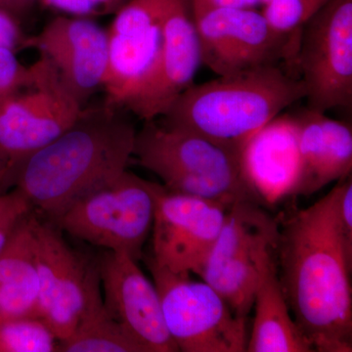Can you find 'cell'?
Segmentation results:
<instances>
[{
    "label": "cell",
    "mask_w": 352,
    "mask_h": 352,
    "mask_svg": "<svg viewBox=\"0 0 352 352\" xmlns=\"http://www.w3.org/2000/svg\"><path fill=\"white\" fill-rule=\"evenodd\" d=\"M340 182L283 223L281 282L296 325L314 351H352V247L338 214Z\"/></svg>",
    "instance_id": "cell-1"
},
{
    "label": "cell",
    "mask_w": 352,
    "mask_h": 352,
    "mask_svg": "<svg viewBox=\"0 0 352 352\" xmlns=\"http://www.w3.org/2000/svg\"><path fill=\"white\" fill-rule=\"evenodd\" d=\"M120 110L107 103L83 108L68 131L23 164L15 186L34 210L55 223L76 201L126 170L136 131Z\"/></svg>",
    "instance_id": "cell-2"
},
{
    "label": "cell",
    "mask_w": 352,
    "mask_h": 352,
    "mask_svg": "<svg viewBox=\"0 0 352 352\" xmlns=\"http://www.w3.org/2000/svg\"><path fill=\"white\" fill-rule=\"evenodd\" d=\"M303 98L305 88L298 74L285 65H270L193 83L162 116V122L241 154L256 131Z\"/></svg>",
    "instance_id": "cell-3"
},
{
    "label": "cell",
    "mask_w": 352,
    "mask_h": 352,
    "mask_svg": "<svg viewBox=\"0 0 352 352\" xmlns=\"http://www.w3.org/2000/svg\"><path fill=\"white\" fill-rule=\"evenodd\" d=\"M132 157L168 191L231 206L261 204L241 170L240 154L195 132L146 120L136 131Z\"/></svg>",
    "instance_id": "cell-4"
},
{
    "label": "cell",
    "mask_w": 352,
    "mask_h": 352,
    "mask_svg": "<svg viewBox=\"0 0 352 352\" xmlns=\"http://www.w3.org/2000/svg\"><path fill=\"white\" fill-rule=\"evenodd\" d=\"M31 80L0 109V170L8 189L34 153L68 131L83 105L47 58L32 64Z\"/></svg>",
    "instance_id": "cell-5"
},
{
    "label": "cell",
    "mask_w": 352,
    "mask_h": 352,
    "mask_svg": "<svg viewBox=\"0 0 352 352\" xmlns=\"http://www.w3.org/2000/svg\"><path fill=\"white\" fill-rule=\"evenodd\" d=\"M254 201L234 203L198 276L247 321L264 264L279 242L278 223Z\"/></svg>",
    "instance_id": "cell-6"
},
{
    "label": "cell",
    "mask_w": 352,
    "mask_h": 352,
    "mask_svg": "<svg viewBox=\"0 0 352 352\" xmlns=\"http://www.w3.org/2000/svg\"><path fill=\"white\" fill-rule=\"evenodd\" d=\"M201 63L219 76H231L270 65L296 69L300 38L271 29L252 8L219 6L191 0Z\"/></svg>",
    "instance_id": "cell-7"
},
{
    "label": "cell",
    "mask_w": 352,
    "mask_h": 352,
    "mask_svg": "<svg viewBox=\"0 0 352 352\" xmlns=\"http://www.w3.org/2000/svg\"><path fill=\"white\" fill-rule=\"evenodd\" d=\"M154 186L124 170L74 204L55 224L83 242L140 261L154 222Z\"/></svg>",
    "instance_id": "cell-8"
},
{
    "label": "cell",
    "mask_w": 352,
    "mask_h": 352,
    "mask_svg": "<svg viewBox=\"0 0 352 352\" xmlns=\"http://www.w3.org/2000/svg\"><path fill=\"white\" fill-rule=\"evenodd\" d=\"M161 300L164 324L178 351H247L245 320L210 285L146 258Z\"/></svg>",
    "instance_id": "cell-9"
},
{
    "label": "cell",
    "mask_w": 352,
    "mask_h": 352,
    "mask_svg": "<svg viewBox=\"0 0 352 352\" xmlns=\"http://www.w3.org/2000/svg\"><path fill=\"white\" fill-rule=\"evenodd\" d=\"M307 108L352 105V0H328L305 21L296 54Z\"/></svg>",
    "instance_id": "cell-10"
},
{
    "label": "cell",
    "mask_w": 352,
    "mask_h": 352,
    "mask_svg": "<svg viewBox=\"0 0 352 352\" xmlns=\"http://www.w3.org/2000/svg\"><path fill=\"white\" fill-rule=\"evenodd\" d=\"M39 278L38 317L59 342L80 322L92 292L101 284L98 263H88L65 242L54 226L31 214Z\"/></svg>",
    "instance_id": "cell-11"
},
{
    "label": "cell",
    "mask_w": 352,
    "mask_h": 352,
    "mask_svg": "<svg viewBox=\"0 0 352 352\" xmlns=\"http://www.w3.org/2000/svg\"><path fill=\"white\" fill-rule=\"evenodd\" d=\"M153 261L177 274H198L230 206L168 191L155 183Z\"/></svg>",
    "instance_id": "cell-12"
},
{
    "label": "cell",
    "mask_w": 352,
    "mask_h": 352,
    "mask_svg": "<svg viewBox=\"0 0 352 352\" xmlns=\"http://www.w3.org/2000/svg\"><path fill=\"white\" fill-rule=\"evenodd\" d=\"M162 34L156 63L122 107L144 122L164 116L193 85L203 64L191 0H173L162 22Z\"/></svg>",
    "instance_id": "cell-13"
},
{
    "label": "cell",
    "mask_w": 352,
    "mask_h": 352,
    "mask_svg": "<svg viewBox=\"0 0 352 352\" xmlns=\"http://www.w3.org/2000/svg\"><path fill=\"white\" fill-rule=\"evenodd\" d=\"M138 263L126 254L111 251L97 261L106 310L148 352L178 351L164 324L156 286Z\"/></svg>",
    "instance_id": "cell-14"
},
{
    "label": "cell",
    "mask_w": 352,
    "mask_h": 352,
    "mask_svg": "<svg viewBox=\"0 0 352 352\" xmlns=\"http://www.w3.org/2000/svg\"><path fill=\"white\" fill-rule=\"evenodd\" d=\"M28 43L56 69L62 82L83 102L103 87L108 64V34L90 18L58 17Z\"/></svg>",
    "instance_id": "cell-15"
},
{
    "label": "cell",
    "mask_w": 352,
    "mask_h": 352,
    "mask_svg": "<svg viewBox=\"0 0 352 352\" xmlns=\"http://www.w3.org/2000/svg\"><path fill=\"white\" fill-rule=\"evenodd\" d=\"M241 170L261 204L294 196L300 175L298 129L292 113L277 116L243 146Z\"/></svg>",
    "instance_id": "cell-16"
},
{
    "label": "cell",
    "mask_w": 352,
    "mask_h": 352,
    "mask_svg": "<svg viewBox=\"0 0 352 352\" xmlns=\"http://www.w3.org/2000/svg\"><path fill=\"white\" fill-rule=\"evenodd\" d=\"M298 129L300 175L296 195L310 196L351 175V124L302 108L292 113Z\"/></svg>",
    "instance_id": "cell-17"
},
{
    "label": "cell",
    "mask_w": 352,
    "mask_h": 352,
    "mask_svg": "<svg viewBox=\"0 0 352 352\" xmlns=\"http://www.w3.org/2000/svg\"><path fill=\"white\" fill-rule=\"evenodd\" d=\"M107 34V71L102 87L106 103L122 108L156 63L163 41L162 23L138 27L113 20Z\"/></svg>",
    "instance_id": "cell-18"
},
{
    "label": "cell",
    "mask_w": 352,
    "mask_h": 352,
    "mask_svg": "<svg viewBox=\"0 0 352 352\" xmlns=\"http://www.w3.org/2000/svg\"><path fill=\"white\" fill-rule=\"evenodd\" d=\"M252 307L256 312L247 351H314L292 315L273 256L264 264Z\"/></svg>",
    "instance_id": "cell-19"
},
{
    "label": "cell",
    "mask_w": 352,
    "mask_h": 352,
    "mask_svg": "<svg viewBox=\"0 0 352 352\" xmlns=\"http://www.w3.org/2000/svg\"><path fill=\"white\" fill-rule=\"evenodd\" d=\"M31 214L0 252V320L38 317L39 278Z\"/></svg>",
    "instance_id": "cell-20"
},
{
    "label": "cell",
    "mask_w": 352,
    "mask_h": 352,
    "mask_svg": "<svg viewBox=\"0 0 352 352\" xmlns=\"http://www.w3.org/2000/svg\"><path fill=\"white\" fill-rule=\"evenodd\" d=\"M63 352H148L124 325L106 310L101 284L92 292L85 314L68 339L59 342Z\"/></svg>",
    "instance_id": "cell-21"
},
{
    "label": "cell",
    "mask_w": 352,
    "mask_h": 352,
    "mask_svg": "<svg viewBox=\"0 0 352 352\" xmlns=\"http://www.w3.org/2000/svg\"><path fill=\"white\" fill-rule=\"evenodd\" d=\"M59 340L38 317L0 320V352H54Z\"/></svg>",
    "instance_id": "cell-22"
},
{
    "label": "cell",
    "mask_w": 352,
    "mask_h": 352,
    "mask_svg": "<svg viewBox=\"0 0 352 352\" xmlns=\"http://www.w3.org/2000/svg\"><path fill=\"white\" fill-rule=\"evenodd\" d=\"M261 14L277 34L300 38L305 22L302 0H270Z\"/></svg>",
    "instance_id": "cell-23"
},
{
    "label": "cell",
    "mask_w": 352,
    "mask_h": 352,
    "mask_svg": "<svg viewBox=\"0 0 352 352\" xmlns=\"http://www.w3.org/2000/svg\"><path fill=\"white\" fill-rule=\"evenodd\" d=\"M31 66L25 67L15 51L0 46V109L31 80Z\"/></svg>",
    "instance_id": "cell-24"
},
{
    "label": "cell",
    "mask_w": 352,
    "mask_h": 352,
    "mask_svg": "<svg viewBox=\"0 0 352 352\" xmlns=\"http://www.w3.org/2000/svg\"><path fill=\"white\" fill-rule=\"evenodd\" d=\"M41 1L44 6L69 15L90 18L116 13L129 0H41Z\"/></svg>",
    "instance_id": "cell-25"
},
{
    "label": "cell",
    "mask_w": 352,
    "mask_h": 352,
    "mask_svg": "<svg viewBox=\"0 0 352 352\" xmlns=\"http://www.w3.org/2000/svg\"><path fill=\"white\" fill-rule=\"evenodd\" d=\"M13 200L0 214V252L6 247L22 220L31 214L34 208L19 189L15 188Z\"/></svg>",
    "instance_id": "cell-26"
},
{
    "label": "cell",
    "mask_w": 352,
    "mask_h": 352,
    "mask_svg": "<svg viewBox=\"0 0 352 352\" xmlns=\"http://www.w3.org/2000/svg\"><path fill=\"white\" fill-rule=\"evenodd\" d=\"M25 43L28 41L12 13L0 7V46L15 51Z\"/></svg>",
    "instance_id": "cell-27"
},
{
    "label": "cell",
    "mask_w": 352,
    "mask_h": 352,
    "mask_svg": "<svg viewBox=\"0 0 352 352\" xmlns=\"http://www.w3.org/2000/svg\"><path fill=\"white\" fill-rule=\"evenodd\" d=\"M219 6L234 7V8H252L259 4H266L270 0H210Z\"/></svg>",
    "instance_id": "cell-28"
},
{
    "label": "cell",
    "mask_w": 352,
    "mask_h": 352,
    "mask_svg": "<svg viewBox=\"0 0 352 352\" xmlns=\"http://www.w3.org/2000/svg\"><path fill=\"white\" fill-rule=\"evenodd\" d=\"M305 6V21L309 19L328 0H302Z\"/></svg>",
    "instance_id": "cell-29"
},
{
    "label": "cell",
    "mask_w": 352,
    "mask_h": 352,
    "mask_svg": "<svg viewBox=\"0 0 352 352\" xmlns=\"http://www.w3.org/2000/svg\"><path fill=\"white\" fill-rule=\"evenodd\" d=\"M32 0H0V7L6 10H17L27 6Z\"/></svg>",
    "instance_id": "cell-30"
},
{
    "label": "cell",
    "mask_w": 352,
    "mask_h": 352,
    "mask_svg": "<svg viewBox=\"0 0 352 352\" xmlns=\"http://www.w3.org/2000/svg\"><path fill=\"white\" fill-rule=\"evenodd\" d=\"M14 194H15V190L0 194V214H1L7 207H8L9 204H10L11 201L13 200Z\"/></svg>",
    "instance_id": "cell-31"
},
{
    "label": "cell",
    "mask_w": 352,
    "mask_h": 352,
    "mask_svg": "<svg viewBox=\"0 0 352 352\" xmlns=\"http://www.w3.org/2000/svg\"><path fill=\"white\" fill-rule=\"evenodd\" d=\"M6 189L4 186L3 178H2L1 170H0V194L6 193Z\"/></svg>",
    "instance_id": "cell-32"
}]
</instances>
